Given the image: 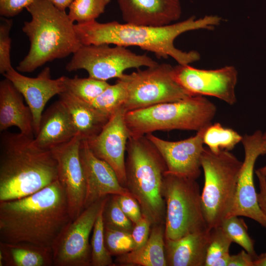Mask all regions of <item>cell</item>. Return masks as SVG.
<instances>
[{"instance_id":"6da1fadb","label":"cell","mask_w":266,"mask_h":266,"mask_svg":"<svg viewBox=\"0 0 266 266\" xmlns=\"http://www.w3.org/2000/svg\"><path fill=\"white\" fill-rule=\"evenodd\" d=\"M71 220L65 191L57 180L31 195L0 201V242L52 247Z\"/></svg>"},{"instance_id":"7a4b0ae2","label":"cell","mask_w":266,"mask_h":266,"mask_svg":"<svg viewBox=\"0 0 266 266\" xmlns=\"http://www.w3.org/2000/svg\"><path fill=\"white\" fill-rule=\"evenodd\" d=\"M221 18L207 15L196 19L195 16L181 22L163 26L121 24L117 21L102 23L96 20L74 24L77 37L82 45L113 44L137 46L154 53L158 58L171 57L179 65H189L200 59L195 51L184 52L176 48L174 40L187 31L212 29L218 25Z\"/></svg>"},{"instance_id":"3957f363","label":"cell","mask_w":266,"mask_h":266,"mask_svg":"<svg viewBox=\"0 0 266 266\" xmlns=\"http://www.w3.org/2000/svg\"><path fill=\"white\" fill-rule=\"evenodd\" d=\"M34 136L3 131L0 137V201L33 194L58 180V163L51 150Z\"/></svg>"},{"instance_id":"277c9868","label":"cell","mask_w":266,"mask_h":266,"mask_svg":"<svg viewBox=\"0 0 266 266\" xmlns=\"http://www.w3.org/2000/svg\"><path fill=\"white\" fill-rule=\"evenodd\" d=\"M26 9L32 19L24 22L22 30L30 46L18 71L31 72L47 62L74 53L82 45L65 11L46 0H34Z\"/></svg>"},{"instance_id":"5b68a950","label":"cell","mask_w":266,"mask_h":266,"mask_svg":"<svg viewBox=\"0 0 266 266\" xmlns=\"http://www.w3.org/2000/svg\"><path fill=\"white\" fill-rule=\"evenodd\" d=\"M126 153V188L152 225L165 224L166 207L163 189L167 166L163 157L145 135L130 137Z\"/></svg>"},{"instance_id":"8992f818","label":"cell","mask_w":266,"mask_h":266,"mask_svg":"<svg viewBox=\"0 0 266 266\" xmlns=\"http://www.w3.org/2000/svg\"><path fill=\"white\" fill-rule=\"evenodd\" d=\"M216 111L213 103L196 95L126 112L125 120L130 137L138 138L158 131L198 132L211 124Z\"/></svg>"},{"instance_id":"52a82bcc","label":"cell","mask_w":266,"mask_h":266,"mask_svg":"<svg viewBox=\"0 0 266 266\" xmlns=\"http://www.w3.org/2000/svg\"><path fill=\"white\" fill-rule=\"evenodd\" d=\"M200 162L204 176L202 207L211 230L221 226L233 207L242 162L229 151L215 153L207 147L204 148Z\"/></svg>"},{"instance_id":"ba28073f","label":"cell","mask_w":266,"mask_h":266,"mask_svg":"<svg viewBox=\"0 0 266 266\" xmlns=\"http://www.w3.org/2000/svg\"><path fill=\"white\" fill-rule=\"evenodd\" d=\"M163 195L166 207L165 239L176 240L189 233L208 229L196 179L166 172Z\"/></svg>"},{"instance_id":"9c48e42d","label":"cell","mask_w":266,"mask_h":266,"mask_svg":"<svg viewBox=\"0 0 266 266\" xmlns=\"http://www.w3.org/2000/svg\"><path fill=\"white\" fill-rule=\"evenodd\" d=\"M118 79L124 83L127 92L123 106L126 112L196 96L177 82L174 66L166 63H158L143 70L139 68Z\"/></svg>"},{"instance_id":"30bf717a","label":"cell","mask_w":266,"mask_h":266,"mask_svg":"<svg viewBox=\"0 0 266 266\" xmlns=\"http://www.w3.org/2000/svg\"><path fill=\"white\" fill-rule=\"evenodd\" d=\"M158 63L146 54H137L126 47L109 44L82 45L66 66L68 71L84 69L89 77L106 81L121 78L129 68L149 67Z\"/></svg>"},{"instance_id":"8fae6325","label":"cell","mask_w":266,"mask_h":266,"mask_svg":"<svg viewBox=\"0 0 266 266\" xmlns=\"http://www.w3.org/2000/svg\"><path fill=\"white\" fill-rule=\"evenodd\" d=\"M107 197L85 208L65 227L52 247L54 266H91L90 235Z\"/></svg>"},{"instance_id":"7c38bea8","label":"cell","mask_w":266,"mask_h":266,"mask_svg":"<svg viewBox=\"0 0 266 266\" xmlns=\"http://www.w3.org/2000/svg\"><path fill=\"white\" fill-rule=\"evenodd\" d=\"M262 135V132L258 130L252 134L243 136L241 142L244 150V159L239 174L233 205L228 217H248L266 229V217L259 205L254 183L256 160L259 156L266 154Z\"/></svg>"},{"instance_id":"4fadbf2b","label":"cell","mask_w":266,"mask_h":266,"mask_svg":"<svg viewBox=\"0 0 266 266\" xmlns=\"http://www.w3.org/2000/svg\"><path fill=\"white\" fill-rule=\"evenodd\" d=\"M174 71L177 82L194 95L214 97L231 105L237 101V72L233 66L206 70L178 64Z\"/></svg>"},{"instance_id":"5bb4252c","label":"cell","mask_w":266,"mask_h":266,"mask_svg":"<svg viewBox=\"0 0 266 266\" xmlns=\"http://www.w3.org/2000/svg\"><path fill=\"white\" fill-rule=\"evenodd\" d=\"M81 141L76 135L51 149L57 161L58 180L65 191L72 220L84 210L86 184L80 156Z\"/></svg>"},{"instance_id":"9a60e30c","label":"cell","mask_w":266,"mask_h":266,"mask_svg":"<svg viewBox=\"0 0 266 266\" xmlns=\"http://www.w3.org/2000/svg\"><path fill=\"white\" fill-rule=\"evenodd\" d=\"M125 113L123 107L118 110L98 135L86 140L93 153L112 167L125 187L127 183L125 157L130 137L125 120Z\"/></svg>"},{"instance_id":"2e32d148","label":"cell","mask_w":266,"mask_h":266,"mask_svg":"<svg viewBox=\"0 0 266 266\" xmlns=\"http://www.w3.org/2000/svg\"><path fill=\"white\" fill-rule=\"evenodd\" d=\"M207 127L194 136L176 141L163 139L152 133L145 136L163 157L167 172L196 180L201 173L200 160L204 148L203 136Z\"/></svg>"},{"instance_id":"e0dca14e","label":"cell","mask_w":266,"mask_h":266,"mask_svg":"<svg viewBox=\"0 0 266 266\" xmlns=\"http://www.w3.org/2000/svg\"><path fill=\"white\" fill-rule=\"evenodd\" d=\"M3 75L20 92L31 110L34 135L37 133L44 108L53 97L66 91L65 76L52 79L51 69L45 67L36 77H29L13 68Z\"/></svg>"},{"instance_id":"ac0fdd59","label":"cell","mask_w":266,"mask_h":266,"mask_svg":"<svg viewBox=\"0 0 266 266\" xmlns=\"http://www.w3.org/2000/svg\"><path fill=\"white\" fill-rule=\"evenodd\" d=\"M80 156L86 184L84 209L109 195H132L121 184L112 167L93 153L86 140L81 141Z\"/></svg>"},{"instance_id":"d6986e66","label":"cell","mask_w":266,"mask_h":266,"mask_svg":"<svg viewBox=\"0 0 266 266\" xmlns=\"http://www.w3.org/2000/svg\"><path fill=\"white\" fill-rule=\"evenodd\" d=\"M126 23L163 26L177 20L181 14L179 0H117Z\"/></svg>"},{"instance_id":"ffe728a7","label":"cell","mask_w":266,"mask_h":266,"mask_svg":"<svg viewBox=\"0 0 266 266\" xmlns=\"http://www.w3.org/2000/svg\"><path fill=\"white\" fill-rule=\"evenodd\" d=\"M76 135L77 132L71 116L59 100L42 114L39 129L34 139L39 147L51 150Z\"/></svg>"},{"instance_id":"44dd1931","label":"cell","mask_w":266,"mask_h":266,"mask_svg":"<svg viewBox=\"0 0 266 266\" xmlns=\"http://www.w3.org/2000/svg\"><path fill=\"white\" fill-rule=\"evenodd\" d=\"M24 97L8 79L0 82V131L15 126L20 132L33 136V117L28 105L23 101Z\"/></svg>"},{"instance_id":"7402d4cb","label":"cell","mask_w":266,"mask_h":266,"mask_svg":"<svg viewBox=\"0 0 266 266\" xmlns=\"http://www.w3.org/2000/svg\"><path fill=\"white\" fill-rule=\"evenodd\" d=\"M211 229L187 234L176 240L165 239L168 266H204Z\"/></svg>"},{"instance_id":"603a6c76","label":"cell","mask_w":266,"mask_h":266,"mask_svg":"<svg viewBox=\"0 0 266 266\" xmlns=\"http://www.w3.org/2000/svg\"><path fill=\"white\" fill-rule=\"evenodd\" d=\"M59 96V100L71 116L77 135L82 140H89L98 135L111 117L68 91H65Z\"/></svg>"},{"instance_id":"cb8c5ba5","label":"cell","mask_w":266,"mask_h":266,"mask_svg":"<svg viewBox=\"0 0 266 266\" xmlns=\"http://www.w3.org/2000/svg\"><path fill=\"white\" fill-rule=\"evenodd\" d=\"M115 266H166L165 224L152 226L147 241L141 247L118 256Z\"/></svg>"},{"instance_id":"d4e9b609","label":"cell","mask_w":266,"mask_h":266,"mask_svg":"<svg viewBox=\"0 0 266 266\" xmlns=\"http://www.w3.org/2000/svg\"><path fill=\"white\" fill-rule=\"evenodd\" d=\"M54 266L52 247L0 242V266Z\"/></svg>"},{"instance_id":"484cf974","label":"cell","mask_w":266,"mask_h":266,"mask_svg":"<svg viewBox=\"0 0 266 266\" xmlns=\"http://www.w3.org/2000/svg\"><path fill=\"white\" fill-rule=\"evenodd\" d=\"M243 136L232 129L225 128L219 123L211 124L205 130L203 143L212 152L230 151L240 142Z\"/></svg>"},{"instance_id":"4316f807","label":"cell","mask_w":266,"mask_h":266,"mask_svg":"<svg viewBox=\"0 0 266 266\" xmlns=\"http://www.w3.org/2000/svg\"><path fill=\"white\" fill-rule=\"evenodd\" d=\"M232 242L220 226L212 229L204 266H228Z\"/></svg>"},{"instance_id":"83f0119b","label":"cell","mask_w":266,"mask_h":266,"mask_svg":"<svg viewBox=\"0 0 266 266\" xmlns=\"http://www.w3.org/2000/svg\"><path fill=\"white\" fill-rule=\"evenodd\" d=\"M65 85L68 91L80 100L92 103L110 84L106 81L88 77L73 78L65 76Z\"/></svg>"},{"instance_id":"f1b7e54d","label":"cell","mask_w":266,"mask_h":266,"mask_svg":"<svg viewBox=\"0 0 266 266\" xmlns=\"http://www.w3.org/2000/svg\"><path fill=\"white\" fill-rule=\"evenodd\" d=\"M127 99V92L124 83L117 79L115 84L109 85L90 104L103 113L111 116L123 107Z\"/></svg>"},{"instance_id":"f546056e","label":"cell","mask_w":266,"mask_h":266,"mask_svg":"<svg viewBox=\"0 0 266 266\" xmlns=\"http://www.w3.org/2000/svg\"><path fill=\"white\" fill-rule=\"evenodd\" d=\"M103 206L104 205L98 216L92 231L93 234L90 242L91 266H115L113 261L112 255L108 252L105 245L104 226L102 216Z\"/></svg>"},{"instance_id":"4dcf8cb0","label":"cell","mask_w":266,"mask_h":266,"mask_svg":"<svg viewBox=\"0 0 266 266\" xmlns=\"http://www.w3.org/2000/svg\"><path fill=\"white\" fill-rule=\"evenodd\" d=\"M110 0H73L69 7L68 15L70 20L77 24L95 21L104 13Z\"/></svg>"},{"instance_id":"1f68e13d","label":"cell","mask_w":266,"mask_h":266,"mask_svg":"<svg viewBox=\"0 0 266 266\" xmlns=\"http://www.w3.org/2000/svg\"><path fill=\"white\" fill-rule=\"evenodd\" d=\"M220 227L232 240L250 254L257 258L254 249V241L248 233V228L244 220L238 216H230L226 218Z\"/></svg>"},{"instance_id":"d6a6232c","label":"cell","mask_w":266,"mask_h":266,"mask_svg":"<svg viewBox=\"0 0 266 266\" xmlns=\"http://www.w3.org/2000/svg\"><path fill=\"white\" fill-rule=\"evenodd\" d=\"M102 216L104 228L131 233L134 224L121 209L115 195L107 196Z\"/></svg>"},{"instance_id":"836d02e7","label":"cell","mask_w":266,"mask_h":266,"mask_svg":"<svg viewBox=\"0 0 266 266\" xmlns=\"http://www.w3.org/2000/svg\"><path fill=\"white\" fill-rule=\"evenodd\" d=\"M106 248L112 256H119L134 249V242L131 233L104 228Z\"/></svg>"},{"instance_id":"e575fe53","label":"cell","mask_w":266,"mask_h":266,"mask_svg":"<svg viewBox=\"0 0 266 266\" xmlns=\"http://www.w3.org/2000/svg\"><path fill=\"white\" fill-rule=\"evenodd\" d=\"M13 25L12 19L1 17L0 22V73L4 74L11 69V44L10 32Z\"/></svg>"},{"instance_id":"d590c367","label":"cell","mask_w":266,"mask_h":266,"mask_svg":"<svg viewBox=\"0 0 266 266\" xmlns=\"http://www.w3.org/2000/svg\"><path fill=\"white\" fill-rule=\"evenodd\" d=\"M118 203L125 215L133 224L142 217L143 214L137 200L132 195H116Z\"/></svg>"},{"instance_id":"8d00e7d4","label":"cell","mask_w":266,"mask_h":266,"mask_svg":"<svg viewBox=\"0 0 266 266\" xmlns=\"http://www.w3.org/2000/svg\"><path fill=\"white\" fill-rule=\"evenodd\" d=\"M152 226L150 220L144 215L134 224L131 234L134 242V249L141 247L147 241Z\"/></svg>"},{"instance_id":"74e56055","label":"cell","mask_w":266,"mask_h":266,"mask_svg":"<svg viewBox=\"0 0 266 266\" xmlns=\"http://www.w3.org/2000/svg\"><path fill=\"white\" fill-rule=\"evenodd\" d=\"M34 0H0V14L10 18L19 14L31 5Z\"/></svg>"},{"instance_id":"f35d334b","label":"cell","mask_w":266,"mask_h":266,"mask_svg":"<svg viewBox=\"0 0 266 266\" xmlns=\"http://www.w3.org/2000/svg\"><path fill=\"white\" fill-rule=\"evenodd\" d=\"M254 258L245 250L231 255L228 266H254Z\"/></svg>"},{"instance_id":"ab89813d","label":"cell","mask_w":266,"mask_h":266,"mask_svg":"<svg viewBox=\"0 0 266 266\" xmlns=\"http://www.w3.org/2000/svg\"><path fill=\"white\" fill-rule=\"evenodd\" d=\"M256 173L260 189L259 192L257 193L258 201L262 211L266 217V177L257 170H256Z\"/></svg>"},{"instance_id":"60d3db41","label":"cell","mask_w":266,"mask_h":266,"mask_svg":"<svg viewBox=\"0 0 266 266\" xmlns=\"http://www.w3.org/2000/svg\"><path fill=\"white\" fill-rule=\"evenodd\" d=\"M59 9L65 11L68 8L73 0H46Z\"/></svg>"},{"instance_id":"b9f144b4","label":"cell","mask_w":266,"mask_h":266,"mask_svg":"<svg viewBox=\"0 0 266 266\" xmlns=\"http://www.w3.org/2000/svg\"><path fill=\"white\" fill-rule=\"evenodd\" d=\"M254 266H266V253L257 257L254 261Z\"/></svg>"},{"instance_id":"7bdbcfd3","label":"cell","mask_w":266,"mask_h":266,"mask_svg":"<svg viewBox=\"0 0 266 266\" xmlns=\"http://www.w3.org/2000/svg\"><path fill=\"white\" fill-rule=\"evenodd\" d=\"M262 140L263 145L266 150V133H263ZM262 175L266 177V165L257 169Z\"/></svg>"}]
</instances>
